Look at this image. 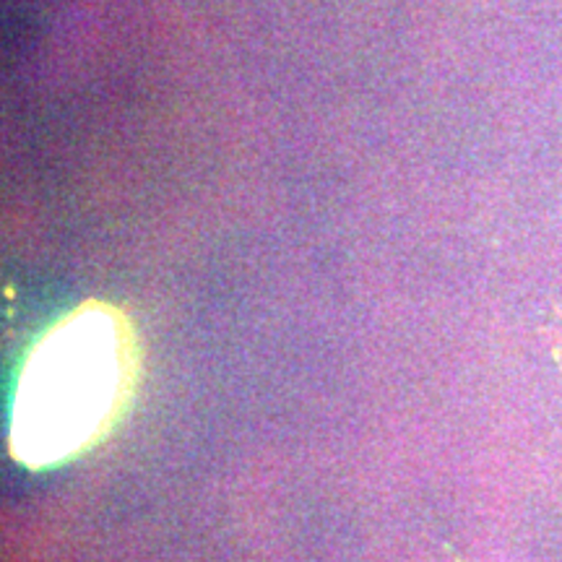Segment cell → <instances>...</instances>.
<instances>
[{
  "label": "cell",
  "instance_id": "6da1fadb",
  "mask_svg": "<svg viewBox=\"0 0 562 562\" xmlns=\"http://www.w3.org/2000/svg\"><path fill=\"white\" fill-rule=\"evenodd\" d=\"M128 368V331L110 307H81L42 339L21 389L19 446L32 459L76 451L100 430Z\"/></svg>",
  "mask_w": 562,
  "mask_h": 562
}]
</instances>
